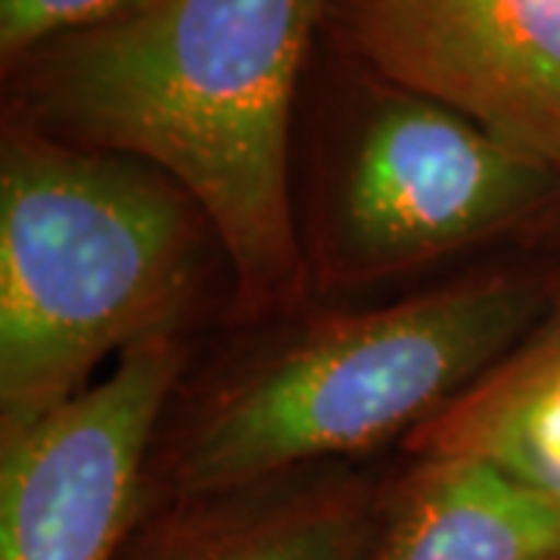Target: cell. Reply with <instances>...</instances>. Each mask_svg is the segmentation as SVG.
<instances>
[{"label":"cell","instance_id":"30bf717a","mask_svg":"<svg viewBox=\"0 0 560 560\" xmlns=\"http://www.w3.org/2000/svg\"><path fill=\"white\" fill-rule=\"evenodd\" d=\"M138 0H0V57L7 66L47 40L109 20Z\"/></svg>","mask_w":560,"mask_h":560},{"label":"cell","instance_id":"52a82bcc","mask_svg":"<svg viewBox=\"0 0 560 560\" xmlns=\"http://www.w3.org/2000/svg\"><path fill=\"white\" fill-rule=\"evenodd\" d=\"M364 560H560V501L470 455H420Z\"/></svg>","mask_w":560,"mask_h":560},{"label":"cell","instance_id":"6da1fadb","mask_svg":"<svg viewBox=\"0 0 560 560\" xmlns=\"http://www.w3.org/2000/svg\"><path fill=\"white\" fill-rule=\"evenodd\" d=\"M330 0H138L13 62L28 125L138 160L212 228L246 308L290 302L302 253L290 121Z\"/></svg>","mask_w":560,"mask_h":560},{"label":"cell","instance_id":"277c9868","mask_svg":"<svg viewBox=\"0 0 560 560\" xmlns=\"http://www.w3.org/2000/svg\"><path fill=\"white\" fill-rule=\"evenodd\" d=\"M558 184L452 106L386 84L342 172L340 253L361 275L420 265L517 224Z\"/></svg>","mask_w":560,"mask_h":560},{"label":"cell","instance_id":"ba28073f","mask_svg":"<svg viewBox=\"0 0 560 560\" xmlns=\"http://www.w3.org/2000/svg\"><path fill=\"white\" fill-rule=\"evenodd\" d=\"M197 501L150 560H364L383 508L361 480L293 474Z\"/></svg>","mask_w":560,"mask_h":560},{"label":"cell","instance_id":"5b68a950","mask_svg":"<svg viewBox=\"0 0 560 560\" xmlns=\"http://www.w3.org/2000/svg\"><path fill=\"white\" fill-rule=\"evenodd\" d=\"M180 361L162 330L75 396L0 427V560H116Z\"/></svg>","mask_w":560,"mask_h":560},{"label":"cell","instance_id":"9c48e42d","mask_svg":"<svg viewBox=\"0 0 560 560\" xmlns=\"http://www.w3.org/2000/svg\"><path fill=\"white\" fill-rule=\"evenodd\" d=\"M418 455H470L560 501V320L533 330L420 423Z\"/></svg>","mask_w":560,"mask_h":560},{"label":"cell","instance_id":"3957f363","mask_svg":"<svg viewBox=\"0 0 560 560\" xmlns=\"http://www.w3.org/2000/svg\"><path fill=\"white\" fill-rule=\"evenodd\" d=\"M541 308L529 280L477 278L308 324L202 408L175 460L180 495L278 480L427 423L526 340Z\"/></svg>","mask_w":560,"mask_h":560},{"label":"cell","instance_id":"8992f818","mask_svg":"<svg viewBox=\"0 0 560 560\" xmlns=\"http://www.w3.org/2000/svg\"><path fill=\"white\" fill-rule=\"evenodd\" d=\"M386 84L445 103L560 175V0H330Z\"/></svg>","mask_w":560,"mask_h":560},{"label":"cell","instance_id":"7a4b0ae2","mask_svg":"<svg viewBox=\"0 0 560 560\" xmlns=\"http://www.w3.org/2000/svg\"><path fill=\"white\" fill-rule=\"evenodd\" d=\"M200 215L156 168L16 121L0 156V427L172 330Z\"/></svg>","mask_w":560,"mask_h":560}]
</instances>
